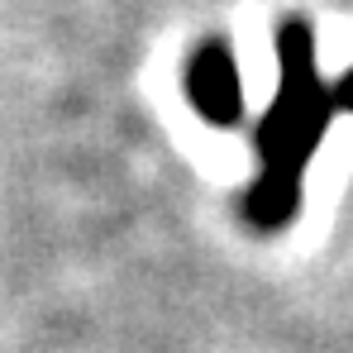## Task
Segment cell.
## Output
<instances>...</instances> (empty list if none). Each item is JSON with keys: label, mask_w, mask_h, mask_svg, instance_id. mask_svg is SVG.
I'll return each instance as SVG.
<instances>
[{"label": "cell", "mask_w": 353, "mask_h": 353, "mask_svg": "<svg viewBox=\"0 0 353 353\" xmlns=\"http://www.w3.org/2000/svg\"><path fill=\"white\" fill-rule=\"evenodd\" d=\"M186 96L201 115L220 129H234L243 119V86H239L234 48L225 39H205L186 62Z\"/></svg>", "instance_id": "2"}, {"label": "cell", "mask_w": 353, "mask_h": 353, "mask_svg": "<svg viewBox=\"0 0 353 353\" xmlns=\"http://www.w3.org/2000/svg\"><path fill=\"white\" fill-rule=\"evenodd\" d=\"M334 110H339V91L320 81L310 24L282 19L277 24V96L253 129L263 172L243 196V215L258 230H282L296 220L301 176L310 168L315 148L325 143Z\"/></svg>", "instance_id": "1"}, {"label": "cell", "mask_w": 353, "mask_h": 353, "mask_svg": "<svg viewBox=\"0 0 353 353\" xmlns=\"http://www.w3.org/2000/svg\"><path fill=\"white\" fill-rule=\"evenodd\" d=\"M334 91H339V110H353V72L334 86Z\"/></svg>", "instance_id": "3"}]
</instances>
